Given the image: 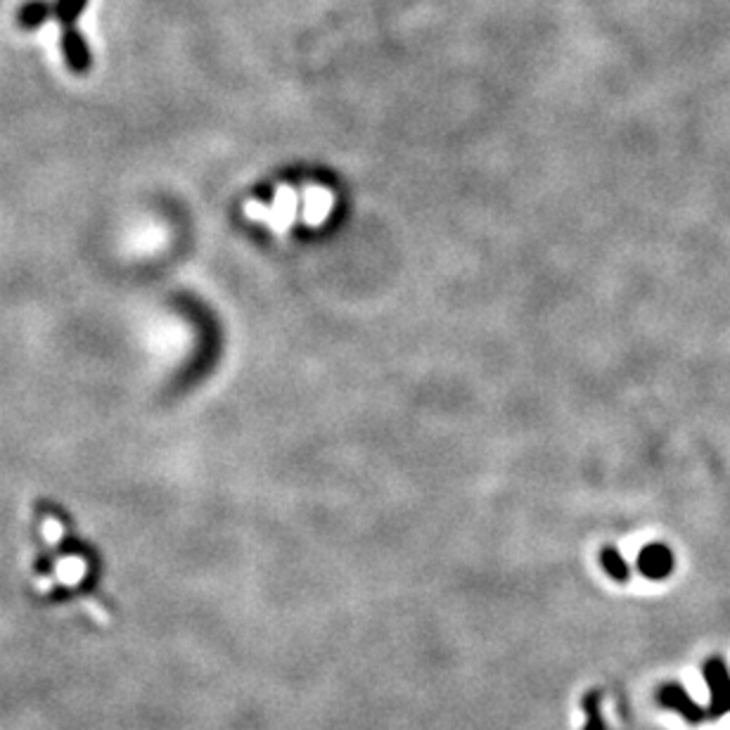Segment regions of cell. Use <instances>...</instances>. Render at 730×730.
Instances as JSON below:
<instances>
[{"mask_svg":"<svg viewBox=\"0 0 730 730\" xmlns=\"http://www.w3.org/2000/svg\"><path fill=\"white\" fill-rule=\"evenodd\" d=\"M673 569V553L662 543H650L640 550L638 572L652 581L666 579Z\"/></svg>","mask_w":730,"mask_h":730,"instance_id":"obj_3","label":"cell"},{"mask_svg":"<svg viewBox=\"0 0 730 730\" xmlns=\"http://www.w3.org/2000/svg\"><path fill=\"white\" fill-rule=\"evenodd\" d=\"M600 562H602V567H605V572L612 576L614 581H628V576H631V572H628V565H626V560L621 557V553L617 550V548L607 546L602 548V553H600Z\"/></svg>","mask_w":730,"mask_h":730,"instance_id":"obj_6","label":"cell"},{"mask_svg":"<svg viewBox=\"0 0 730 730\" xmlns=\"http://www.w3.org/2000/svg\"><path fill=\"white\" fill-rule=\"evenodd\" d=\"M704 678L709 683L711 690V707L709 717H721L730 711V676L721 659H709L704 664Z\"/></svg>","mask_w":730,"mask_h":730,"instance_id":"obj_2","label":"cell"},{"mask_svg":"<svg viewBox=\"0 0 730 730\" xmlns=\"http://www.w3.org/2000/svg\"><path fill=\"white\" fill-rule=\"evenodd\" d=\"M249 218L254 221L266 223L268 228L275 233H285L297 218L301 216V221L307 218V192L304 190H294L289 185H280L275 192L273 204H261V202H247L245 207Z\"/></svg>","mask_w":730,"mask_h":730,"instance_id":"obj_1","label":"cell"},{"mask_svg":"<svg viewBox=\"0 0 730 730\" xmlns=\"http://www.w3.org/2000/svg\"><path fill=\"white\" fill-rule=\"evenodd\" d=\"M52 13H55V10L48 5L46 0H31V3H26L20 10V24L24 26V29H39Z\"/></svg>","mask_w":730,"mask_h":730,"instance_id":"obj_7","label":"cell"},{"mask_svg":"<svg viewBox=\"0 0 730 730\" xmlns=\"http://www.w3.org/2000/svg\"><path fill=\"white\" fill-rule=\"evenodd\" d=\"M62 48H65L67 62L74 72H85L91 67V50L85 46L84 36L76 29H67L62 36Z\"/></svg>","mask_w":730,"mask_h":730,"instance_id":"obj_5","label":"cell"},{"mask_svg":"<svg viewBox=\"0 0 730 730\" xmlns=\"http://www.w3.org/2000/svg\"><path fill=\"white\" fill-rule=\"evenodd\" d=\"M659 702L664 704L666 709L678 711V714H681L685 721H690V724H699V721L707 717V711H704L678 683H666L664 688L659 690Z\"/></svg>","mask_w":730,"mask_h":730,"instance_id":"obj_4","label":"cell"},{"mask_svg":"<svg viewBox=\"0 0 730 730\" xmlns=\"http://www.w3.org/2000/svg\"><path fill=\"white\" fill-rule=\"evenodd\" d=\"M85 5H88V0H58V3H55V17H58L62 24L72 26L74 22L81 17Z\"/></svg>","mask_w":730,"mask_h":730,"instance_id":"obj_8","label":"cell"},{"mask_svg":"<svg viewBox=\"0 0 730 730\" xmlns=\"http://www.w3.org/2000/svg\"><path fill=\"white\" fill-rule=\"evenodd\" d=\"M583 711H586V728L583 730H605V721L600 714V692H588L583 699Z\"/></svg>","mask_w":730,"mask_h":730,"instance_id":"obj_9","label":"cell"}]
</instances>
